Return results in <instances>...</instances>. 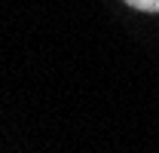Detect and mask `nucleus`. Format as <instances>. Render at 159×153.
I'll list each match as a JSON object with an SVG mask.
<instances>
[{
    "instance_id": "nucleus-1",
    "label": "nucleus",
    "mask_w": 159,
    "mask_h": 153,
    "mask_svg": "<svg viewBox=\"0 0 159 153\" xmlns=\"http://www.w3.org/2000/svg\"><path fill=\"white\" fill-rule=\"evenodd\" d=\"M125 3L141 12H159V0H125Z\"/></svg>"
}]
</instances>
